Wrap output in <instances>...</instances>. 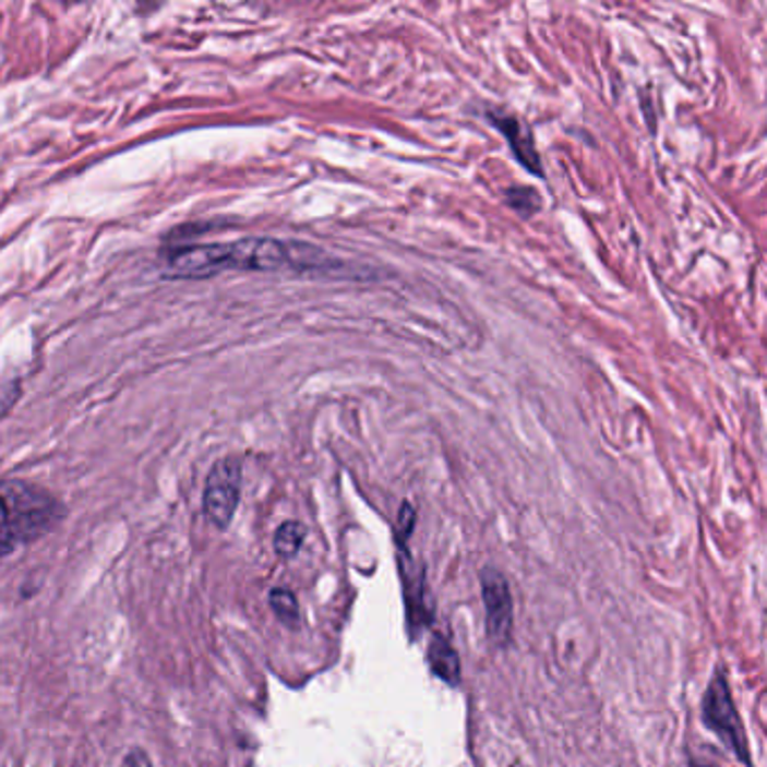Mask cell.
Wrapping results in <instances>:
<instances>
[{
	"mask_svg": "<svg viewBox=\"0 0 767 767\" xmlns=\"http://www.w3.org/2000/svg\"><path fill=\"white\" fill-rule=\"evenodd\" d=\"M334 262L324 257V252L307 243L279 241L268 237L239 239L230 243H199L171 250L163 275L173 279H205L224 271H260L273 273L281 268L326 271Z\"/></svg>",
	"mask_w": 767,
	"mask_h": 767,
	"instance_id": "6da1fadb",
	"label": "cell"
},
{
	"mask_svg": "<svg viewBox=\"0 0 767 767\" xmlns=\"http://www.w3.org/2000/svg\"><path fill=\"white\" fill-rule=\"evenodd\" d=\"M63 514L61 502L48 491L16 480L0 482V559L46 536Z\"/></svg>",
	"mask_w": 767,
	"mask_h": 767,
	"instance_id": "7a4b0ae2",
	"label": "cell"
},
{
	"mask_svg": "<svg viewBox=\"0 0 767 767\" xmlns=\"http://www.w3.org/2000/svg\"><path fill=\"white\" fill-rule=\"evenodd\" d=\"M703 720L709 732L716 734L727 745L729 752H734L743 765H752V758L747 754V739L743 734V724L739 720V714L732 700V691H729L727 678L722 673L711 678L707 686L705 703H703Z\"/></svg>",
	"mask_w": 767,
	"mask_h": 767,
	"instance_id": "3957f363",
	"label": "cell"
},
{
	"mask_svg": "<svg viewBox=\"0 0 767 767\" xmlns=\"http://www.w3.org/2000/svg\"><path fill=\"white\" fill-rule=\"evenodd\" d=\"M241 498V464L235 457L216 462L207 475L203 491V508L209 523L218 529H228Z\"/></svg>",
	"mask_w": 767,
	"mask_h": 767,
	"instance_id": "277c9868",
	"label": "cell"
},
{
	"mask_svg": "<svg viewBox=\"0 0 767 767\" xmlns=\"http://www.w3.org/2000/svg\"><path fill=\"white\" fill-rule=\"evenodd\" d=\"M482 580V599L487 608V631L495 646L504 648L514 635V599L506 578L493 570L484 567L480 574Z\"/></svg>",
	"mask_w": 767,
	"mask_h": 767,
	"instance_id": "5b68a950",
	"label": "cell"
},
{
	"mask_svg": "<svg viewBox=\"0 0 767 767\" xmlns=\"http://www.w3.org/2000/svg\"><path fill=\"white\" fill-rule=\"evenodd\" d=\"M489 120H491L493 127L506 137V142L511 144V152H514V156L518 158V163H520L529 173H536L538 178H542L544 171H542L540 156H538V152H536L534 135H531L529 127H527L520 118L506 116V113H500V111H491V113H489Z\"/></svg>",
	"mask_w": 767,
	"mask_h": 767,
	"instance_id": "8992f818",
	"label": "cell"
},
{
	"mask_svg": "<svg viewBox=\"0 0 767 767\" xmlns=\"http://www.w3.org/2000/svg\"><path fill=\"white\" fill-rule=\"evenodd\" d=\"M428 662H430L432 673L442 682H446L451 686L459 684V680H462L459 655L446 637L434 635V639L430 642V648H428Z\"/></svg>",
	"mask_w": 767,
	"mask_h": 767,
	"instance_id": "52a82bcc",
	"label": "cell"
},
{
	"mask_svg": "<svg viewBox=\"0 0 767 767\" xmlns=\"http://www.w3.org/2000/svg\"><path fill=\"white\" fill-rule=\"evenodd\" d=\"M271 610L286 628H300V603L296 595L286 588H275L268 595Z\"/></svg>",
	"mask_w": 767,
	"mask_h": 767,
	"instance_id": "ba28073f",
	"label": "cell"
},
{
	"mask_svg": "<svg viewBox=\"0 0 767 767\" xmlns=\"http://www.w3.org/2000/svg\"><path fill=\"white\" fill-rule=\"evenodd\" d=\"M304 538H307V527L302 523L288 520V523L279 525L275 531V540H273L277 556H281V559L296 556L300 552Z\"/></svg>",
	"mask_w": 767,
	"mask_h": 767,
	"instance_id": "9c48e42d",
	"label": "cell"
},
{
	"mask_svg": "<svg viewBox=\"0 0 767 767\" xmlns=\"http://www.w3.org/2000/svg\"><path fill=\"white\" fill-rule=\"evenodd\" d=\"M506 203L514 207L518 214L525 218L534 216V212L540 209V196L531 188H511L506 190Z\"/></svg>",
	"mask_w": 767,
	"mask_h": 767,
	"instance_id": "30bf717a",
	"label": "cell"
},
{
	"mask_svg": "<svg viewBox=\"0 0 767 767\" xmlns=\"http://www.w3.org/2000/svg\"><path fill=\"white\" fill-rule=\"evenodd\" d=\"M122 767H154L149 756H144L142 752H131L127 758H124V765Z\"/></svg>",
	"mask_w": 767,
	"mask_h": 767,
	"instance_id": "8fae6325",
	"label": "cell"
},
{
	"mask_svg": "<svg viewBox=\"0 0 767 767\" xmlns=\"http://www.w3.org/2000/svg\"><path fill=\"white\" fill-rule=\"evenodd\" d=\"M693 767H703V765H693Z\"/></svg>",
	"mask_w": 767,
	"mask_h": 767,
	"instance_id": "7c38bea8",
	"label": "cell"
}]
</instances>
